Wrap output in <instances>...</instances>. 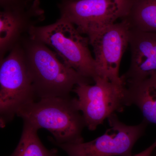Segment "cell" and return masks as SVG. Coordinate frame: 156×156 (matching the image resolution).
I'll list each match as a JSON object with an SVG mask.
<instances>
[{
	"mask_svg": "<svg viewBox=\"0 0 156 156\" xmlns=\"http://www.w3.org/2000/svg\"><path fill=\"white\" fill-rule=\"evenodd\" d=\"M20 43L36 98L70 96L78 84L94 82L64 64L42 42L27 35Z\"/></svg>",
	"mask_w": 156,
	"mask_h": 156,
	"instance_id": "6da1fadb",
	"label": "cell"
},
{
	"mask_svg": "<svg viewBox=\"0 0 156 156\" xmlns=\"http://www.w3.org/2000/svg\"><path fill=\"white\" fill-rule=\"evenodd\" d=\"M75 101L70 96L40 98L20 109L16 115L38 129L50 131L54 144L80 143L84 142L82 132L86 124Z\"/></svg>",
	"mask_w": 156,
	"mask_h": 156,
	"instance_id": "7a4b0ae2",
	"label": "cell"
},
{
	"mask_svg": "<svg viewBox=\"0 0 156 156\" xmlns=\"http://www.w3.org/2000/svg\"><path fill=\"white\" fill-rule=\"evenodd\" d=\"M28 36L52 48L64 64L84 77L94 82L98 76L89 38L67 20L60 17L50 25L34 27Z\"/></svg>",
	"mask_w": 156,
	"mask_h": 156,
	"instance_id": "3957f363",
	"label": "cell"
},
{
	"mask_svg": "<svg viewBox=\"0 0 156 156\" xmlns=\"http://www.w3.org/2000/svg\"><path fill=\"white\" fill-rule=\"evenodd\" d=\"M0 64V122L3 127L36 97L20 43L1 59Z\"/></svg>",
	"mask_w": 156,
	"mask_h": 156,
	"instance_id": "277c9868",
	"label": "cell"
},
{
	"mask_svg": "<svg viewBox=\"0 0 156 156\" xmlns=\"http://www.w3.org/2000/svg\"><path fill=\"white\" fill-rule=\"evenodd\" d=\"M95 84L83 83L73 89L77 108L83 112L86 127L94 131L105 119L116 112H121L127 106L126 84H119L97 76Z\"/></svg>",
	"mask_w": 156,
	"mask_h": 156,
	"instance_id": "5b68a950",
	"label": "cell"
},
{
	"mask_svg": "<svg viewBox=\"0 0 156 156\" xmlns=\"http://www.w3.org/2000/svg\"><path fill=\"white\" fill-rule=\"evenodd\" d=\"M133 0H61L60 17L89 36L128 16Z\"/></svg>",
	"mask_w": 156,
	"mask_h": 156,
	"instance_id": "8992f818",
	"label": "cell"
},
{
	"mask_svg": "<svg viewBox=\"0 0 156 156\" xmlns=\"http://www.w3.org/2000/svg\"><path fill=\"white\" fill-rule=\"evenodd\" d=\"M109 128L105 133L88 142L55 144L68 156H131L132 148L144 134L148 124L145 120L136 126H128L115 113L108 118Z\"/></svg>",
	"mask_w": 156,
	"mask_h": 156,
	"instance_id": "52a82bcc",
	"label": "cell"
},
{
	"mask_svg": "<svg viewBox=\"0 0 156 156\" xmlns=\"http://www.w3.org/2000/svg\"><path fill=\"white\" fill-rule=\"evenodd\" d=\"M131 27L125 18L89 36L93 48L98 76L126 84L119 75L121 59L129 45Z\"/></svg>",
	"mask_w": 156,
	"mask_h": 156,
	"instance_id": "ba28073f",
	"label": "cell"
},
{
	"mask_svg": "<svg viewBox=\"0 0 156 156\" xmlns=\"http://www.w3.org/2000/svg\"><path fill=\"white\" fill-rule=\"evenodd\" d=\"M1 59L28 34L31 29L44 21V11L39 0H18L1 7Z\"/></svg>",
	"mask_w": 156,
	"mask_h": 156,
	"instance_id": "9c48e42d",
	"label": "cell"
},
{
	"mask_svg": "<svg viewBox=\"0 0 156 156\" xmlns=\"http://www.w3.org/2000/svg\"><path fill=\"white\" fill-rule=\"evenodd\" d=\"M129 45L131 64L122 76L126 83L145 79L156 71V33L131 29Z\"/></svg>",
	"mask_w": 156,
	"mask_h": 156,
	"instance_id": "30bf717a",
	"label": "cell"
},
{
	"mask_svg": "<svg viewBox=\"0 0 156 156\" xmlns=\"http://www.w3.org/2000/svg\"><path fill=\"white\" fill-rule=\"evenodd\" d=\"M126 84L127 106L136 105L144 120L156 125V71L145 79Z\"/></svg>",
	"mask_w": 156,
	"mask_h": 156,
	"instance_id": "8fae6325",
	"label": "cell"
},
{
	"mask_svg": "<svg viewBox=\"0 0 156 156\" xmlns=\"http://www.w3.org/2000/svg\"><path fill=\"white\" fill-rule=\"evenodd\" d=\"M124 18L132 29L156 33V0H133Z\"/></svg>",
	"mask_w": 156,
	"mask_h": 156,
	"instance_id": "7c38bea8",
	"label": "cell"
},
{
	"mask_svg": "<svg viewBox=\"0 0 156 156\" xmlns=\"http://www.w3.org/2000/svg\"><path fill=\"white\" fill-rule=\"evenodd\" d=\"M23 121L22 135L14 152L9 156H58L57 150H48L38 136L37 128Z\"/></svg>",
	"mask_w": 156,
	"mask_h": 156,
	"instance_id": "4fadbf2b",
	"label": "cell"
},
{
	"mask_svg": "<svg viewBox=\"0 0 156 156\" xmlns=\"http://www.w3.org/2000/svg\"><path fill=\"white\" fill-rule=\"evenodd\" d=\"M156 148V140L154 142L145 150L133 156H151Z\"/></svg>",
	"mask_w": 156,
	"mask_h": 156,
	"instance_id": "5bb4252c",
	"label": "cell"
},
{
	"mask_svg": "<svg viewBox=\"0 0 156 156\" xmlns=\"http://www.w3.org/2000/svg\"><path fill=\"white\" fill-rule=\"evenodd\" d=\"M17 1L18 0H0L1 7H4L11 3L15 2Z\"/></svg>",
	"mask_w": 156,
	"mask_h": 156,
	"instance_id": "9a60e30c",
	"label": "cell"
},
{
	"mask_svg": "<svg viewBox=\"0 0 156 156\" xmlns=\"http://www.w3.org/2000/svg\"><path fill=\"white\" fill-rule=\"evenodd\" d=\"M154 152H153V153L151 155V156H156V152L155 153H154Z\"/></svg>",
	"mask_w": 156,
	"mask_h": 156,
	"instance_id": "2e32d148",
	"label": "cell"
}]
</instances>
